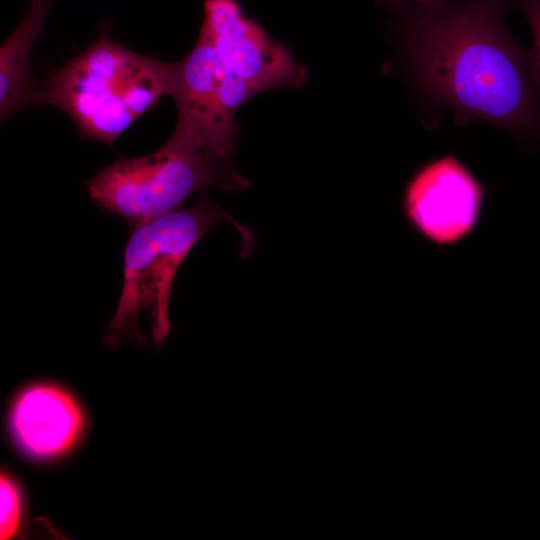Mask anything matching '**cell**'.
<instances>
[{
  "mask_svg": "<svg viewBox=\"0 0 540 540\" xmlns=\"http://www.w3.org/2000/svg\"><path fill=\"white\" fill-rule=\"evenodd\" d=\"M230 221L242 236L243 257L253 246L251 231L212 204L203 192L198 202L131 226L123 261V284L115 314L102 338L106 347L123 341L142 344L139 316L149 320L151 338L161 346L170 331L168 305L175 274L200 238Z\"/></svg>",
  "mask_w": 540,
  "mask_h": 540,
  "instance_id": "3",
  "label": "cell"
},
{
  "mask_svg": "<svg viewBox=\"0 0 540 540\" xmlns=\"http://www.w3.org/2000/svg\"><path fill=\"white\" fill-rule=\"evenodd\" d=\"M254 95L222 64L202 32L190 52L172 63L169 96L177 107L175 128L227 156L233 157L236 148L237 111Z\"/></svg>",
  "mask_w": 540,
  "mask_h": 540,
  "instance_id": "5",
  "label": "cell"
},
{
  "mask_svg": "<svg viewBox=\"0 0 540 540\" xmlns=\"http://www.w3.org/2000/svg\"><path fill=\"white\" fill-rule=\"evenodd\" d=\"M487 189L455 155L419 166L402 194V213L419 238L437 248L455 247L478 229Z\"/></svg>",
  "mask_w": 540,
  "mask_h": 540,
  "instance_id": "6",
  "label": "cell"
},
{
  "mask_svg": "<svg viewBox=\"0 0 540 540\" xmlns=\"http://www.w3.org/2000/svg\"><path fill=\"white\" fill-rule=\"evenodd\" d=\"M510 2L528 23L532 38L528 57L535 83L540 91V0H510Z\"/></svg>",
  "mask_w": 540,
  "mask_h": 540,
  "instance_id": "11",
  "label": "cell"
},
{
  "mask_svg": "<svg viewBox=\"0 0 540 540\" xmlns=\"http://www.w3.org/2000/svg\"><path fill=\"white\" fill-rule=\"evenodd\" d=\"M10 424L14 439L31 457L58 456L80 437L83 413L66 391L53 385H33L13 403Z\"/></svg>",
  "mask_w": 540,
  "mask_h": 540,
  "instance_id": "8",
  "label": "cell"
},
{
  "mask_svg": "<svg viewBox=\"0 0 540 540\" xmlns=\"http://www.w3.org/2000/svg\"><path fill=\"white\" fill-rule=\"evenodd\" d=\"M510 0H445L395 14L409 74L458 124L493 123L525 143L540 141V91L511 33Z\"/></svg>",
  "mask_w": 540,
  "mask_h": 540,
  "instance_id": "1",
  "label": "cell"
},
{
  "mask_svg": "<svg viewBox=\"0 0 540 540\" xmlns=\"http://www.w3.org/2000/svg\"><path fill=\"white\" fill-rule=\"evenodd\" d=\"M25 535L28 536V535H33V536H36V535H40V536H50V537H53V536H56L57 538L58 537V533L53 529V527L51 526V524H49L46 520L44 519H35L31 522H29V524L27 523V528H25Z\"/></svg>",
  "mask_w": 540,
  "mask_h": 540,
  "instance_id": "13",
  "label": "cell"
},
{
  "mask_svg": "<svg viewBox=\"0 0 540 540\" xmlns=\"http://www.w3.org/2000/svg\"><path fill=\"white\" fill-rule=\"evenodd\" d=\"M445 0H377L378 5L394 15L408 9L429 7Z\"/></svg>",
  "mask_w": 540,
  "mask_h": 540,
  "instance_id": "12",
  "label": "cell"
},
{
  "mask_svg": "<svg viewBox=\"0 0 540 540\" xmlns=\"http://www.w3.org/2000/svg\"><path fill=\"white\" fill-rule=\"evenodd\" d=\"M91 200L131 226L180 209L194 192L240 191L250 185L233 157L174 128L156 151L118 158L86 182Z\"/></svg>",
  "mask_w": 540,
  "mask_h": 540,
  "instance_id": "4",
  "label": "cell"
},
{
  "mask_svg": "<svg viewBox=\"0 0 540 540\" xmlns=\"http://www.w3.org/2000/svg\"><path fill=\"white\" fill-rule=\"evenodd\" d=\"M200 31L222 64L255 95L283 86L302 88L308 82V70L248 17L237 0H205Z\"/></svg>",
  "mask_w": 540,
  "mask_h": 540,
  "instance_id": "7",
  "label": "cell"
},
{
  "mask_svg": "<svg viewBox=\"0 0 540 540\" xmlns=\"http://www.w3.org/2000/svg\"><path fill=\"white\" fill-rule=\"evenodd\" d=\"M0 538L2 540L13 537L20 526L21 496L16 483L6 474L0 479Z\"/></svg>",
  "mask_w": 540,
  "mask_h": 540,
  "instance_id": "10",
  "label": "cell"
},
{
  "mask_svg": "<svg viewBox=\"0 0 540 540\" xmlns=\"http://www.w3.org/2000/svg\"><path fill=\"white\" fill-rule=\"evenodd\" d=\"M110 27L41 82L43 104L63 111L81 140L107 145L169 95L172 77V63L123 46Z\"/></svg>",
  "mask_w": 540,
  "mask_h": 540,
  "instance_id": "2",
  "label": "cell"
},
{
  "mask_svg": "<svg viewBox=\"0 0 540 540\" xmlns=\"http://www.w3.org/2000/svg\"><path fill=\"white\" fill-rule=\"evenodd\" d=\"M52 0H31L22 21L0 50V116L12 117L20 110L43 105L42 85L33 78L29 59L40 35Z\"/></svg>",
  "mask_w": 540,
  "mask_h": 540,
  "instance_id": "9",
  "label": "cell"
}]
</instances>
